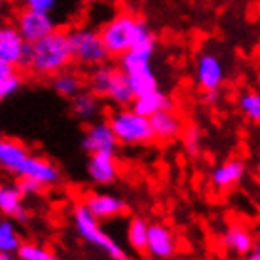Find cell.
<instances>
[{
    "mask_svg": "<svg viewBox=\"0 0 260 260\" xmlns=\"http://www.w3.org/2000/svg\"><path fill=\"white\" fill-rule=\"evenodd\" d=\"M146 253L156 260H169L177 254V238L171 228L166 224L154 222L148 230V245Z\"/></svg>",
    "mask_w": 260,
    "mask_h": 260,
    "instance_id": "obj_16",
    "label": "cell"
},
{
    "mask_svg": "<svg viewBox=\"0 0 260 260\" xmlns=\"http://www.w3.org/2000/svg\"><path fill=\"white\" fill-rule=\"evenodd\" d=\"M80 146L89 156V154H97V152H116L120 143L110 127L109 120H95V122L87 123Z\"/></svg>",
    "mask_w": 260,
    "mask_h": 260,
    "instance_id": "obj_13",
    "label": "cell"
},
{
    "mask_svg": "<svg viewBox=\"0 0 260 260\" xmlns=\"http://www.w3.org/2000/svg\"><path fill=\"white\" fill-rule=\"evenodd\" d=\"M71 114L84 123H91L95 120H101L103 114V99L95 95L91 89H82L78 95L71 99Z\"/></svg>",
    "mask_w": 260,
    "mask_h": 260,
    "instance_id": "obj_17",
    "label": "cell"
},
{
    "mask_svg": "<svg viewBox=\"0 0 260 260\" xmlns=\"http://www.w3.org/2000/svg\"><path fill=\"white\" fill-rule=\"evenodd\" d=\"M74 63L69 30L55 29L51 35L30 44L27 69L37 78H48L59 74Z\"/></svg>",
    "mask_w": 260,
    "mask_h": 260,
    "instance_id": "obj_2",
    "label": "cell"
},
{
    "mask_svg": "<svg viewBox=\"0 0 260 260\" xmlns=\"http://www.w3.org/2000/svg\"><path fill=\"white\" fill-rule=\"evenodd\" d=\"M4 21V2H0V23Z\"/></svg>",
    "mask_w": 260,
    "mask_h": 260,
    "instance_id": "obj_34",
    "label": "cell"
},
{
    "mask_svg": "<svg viewBox=\"0 0 260 260\" xmlns=\"http://www.w3.org/2000/svg\"><path fill=\"white\" fill-rule=\"evenodd\" d=\"M71 220H73V228L86 245L93 247L97 251H101L105 256L110 260H129V254L123 249L118 241H116L110 234L103 230L101 220L95 218L89 209L82 202L74 203L73 211H71Z\"/></svg>",
    "mask_w": 260,
    "mask_h": 260,
    "instance_id": "obj_4",
    "label": "cell"
},
{
    "mask_svg": "<svg viewBox=\"0 0 260 260\" xmlns=\"http://www.w3.org/2000/svg\"><path fill=\"white\" fill-rule=\"evenodd\" d=\"M131 109L137 110L139 114L146 116V118H152L154 114H158L161 110H169L173 109V101L167 93H164L161 89H154V91H148L145 95H137L133 103H131Z\"/></svg>",
    "mask_w": 260,
    "mask_h": 260,
    "instance_id": "obj_21",
    "label": "cell"
},
{
    "mask_svg": "<svg viewBox=\"0 0 260 260\" xmlns=\"http://www.w3.org/2000/svg\"><path fill=\"white\" fill-rule=\"evenodd\" d=\"M14 23L29 44L42 40V38H46L57 29L55 19L51 17V14L38 12V10H29V8H21L15 15Z\"/></svg>",
    "mask_w": 260,
    "mask_h": 260,
    "instance_id": "obj_9",
    "label": "cell"
},
{
    "mask_svg": "<svg viewBox=\"0 0 260 260\" xmlns=\"http://www.w3.org/2000/svg\"><path fill=\"white\" fill-rule=\"evenodd\" d=\"M17 188H19V192L23 194V198H35V196H42L46 186L40 184L38 181L35 179H17L15 181Z\"/></svg>",
    "mask_w": 260,
    "mask_h": 260,
    "instance_id": "obj_29",
    "label": "cell"
},
{
    "mask_svg": "<svg viewBox=\"0 0 260 260\" xmlns=\"http://www.w3.org/2000/svg\"><path fill=\"white\" fill-rule=\"evenodd\" d=\"M30 44L25 40L15 23L2 21L0 23V59L6 61L14 69H27Z\"/></svg>",
    "mask_w": 260,
    "mask_h": 260,
    "instance_id": "obj_8",
    "label": "cell"
},
{
    "mask_svg": "<svg viewBox=\"0 0 260 260\" xmlns=\"http://www.w3.org/2000/svg\"><path fill=\"white\" fill-rule=\"evenodd\" d=\"M23 87V76L17 69L0 59V103L14 97Z\"/></svg>",
    "mask_w": 260,
    "mask_h": 260,
    "instance_id": "obj_24",
    "label": "cell"
},
{
    "mask_svg": "<svg viewBox=\"0 0 260 260\" xmlns=\"http://www.w3.org/2000/svg\"><path fill=\"white\" fill-rule=\"evenodd\" d=\"M0 2H8V0H0Z\"/></svg>",
    "mask_w": 260,
    "mask_h": 260,
    "instance_id": "obj_36",
    "label": "cell"
},
{
    "mask_svg": "<svg viewBox=\"0 0 260 260\" xmlns=\"http://www.w3.org/2000/svg\"><path fill=\"white\" fill-rule=\"evenodd\" d=\"M87 181L95 186H110L120 177V164L116 152H97L89 154L86 164Z\"/></svg>",
    "mask_w": 260,
    "mask_h": 260,
    "instance_id": "obj_12",
    "label": "cell"
},
{
    "mask_svg": "<svg viewBox=\"0 0 260 260\" xmlns=\"http://www.w3.org/2000/svg\"><path fill=\"white\" fill-rule=\"evenodd\" d=\"M80 202L86 205L89 213L101 222L114 220L118 217H123L127 213V202L116 194L109 192H86Z\"/></svg>",
    "mask_w": 260,
    "mask_h": 260,
    "instance_id": "obj_10",
    "label": "cell"
},
{
    "mask_svg": "<svg viewBox=\"0 0 260 260\" xmlns=\"http://www.w3.org/2000/svg\"><path fill=\"white\" fill-rule=\"evenodd\" d=\"M0 137H2V135H0Z\"/></svg>",
    "mask_w": 260,
    "mask_h": 260,
    "instance_id": "obj_37",
    "label": "cell"
},
{
    "mask_svg": "<svg viewBox=\"0 0 260 260\" xmlns=\"http://www.w3.org/2000/svg\"><path fill=\"white\" fill-rule=\"evenodd\" d=\"M0 260H19L15 254H8V253H0Z\"/></svg>",
    "mask_w": 260,
    "mask_h": 260,
    "instance_id": "obj_33",
    "label": "cell"
},
{
    "mask_svg": "<svg viewBox=\"0 0 260 260\" xmlns=\"http://www.w3.org/2000/svg\"><path fill=\"white\" fill-rule=\"evenodd\" d=\"M238 109L251 122L260 123V91H254V89L243 91L238 97Z\"/></svg>",
    "mask_w": 260,
    "mask_h": 260,
    "instance_id": "obj_27",
    "label": "cell"
},
{
    "mask_svg": "<svg viewBox=\"0 0 260 260\" xmlns=\"http://www.w3.org/2000/svg\"><path fill=\"white\" fill-rule=\"evenodd\" d=\"M245 175V164L241 159H228L222 166L213 169L211 181L220 190H228V188L236 186Z\"/></svg>",
    "mask_w": 260,
    "mask_h": 260,
    "instance_id": "obj_22",
    "label": "cell"
},
{
    "mask_svg": "<svg viewBox=\"0 0 260 260\" xmlns=\"http://www.w3.org/2000/svg\"><path fill=\"white\" fill-rule=\"evenodd\" d=\"M220 99V91L218 89H209V91H203V101L205 105H215Z\"/></svg>",
    "mask_w": 260,
    "mask_h": 260,
    "instance_id": "obj_31",
    "label": "cell"
},
{
    "mask_svg": "<svg viewBox=\"0 0 260 260\" xmlns=\"http://www.w3.org/2000/svg\"><path fill=\"white\" fill-rule=\"evenodd\" d=\"M69 38L74 65L82 69H93L109 61L110 53L103 42L101 32L93 27H74L69 30Z\"/></svg>",
    "mask_w": 260,
    "mask_h": 260,
    "instance_id": "obj_7",
    "label": "cell"
},
{
    "mask_svg": "<svg viewBox=\"0 0 260 260\" xmlns=\"http://www.w3.org/2000/svg\"><path fill=\"white\" fill-rule=\"evenodd\" d=\"M148 230H150V224L146 222L143 217H133L127 222V243L133 251L137 253H146V245H148Z\"/></svg>",
    "mask_w": 260,
    "mask_h": 260,
    "instance_id": "obj_25",
    "label": "cell"
},
{
    "mask_svg": "<svg viewBox=\"0 0 260 260\" xmlns=\"http://www.w3.org/2000/svg\"><path fill=\"white\" fill-rule=\"evenodd\" d=\"M182 143L184 148L190 156H198L200 154V146H202V131L196 125H188L182 131Z\"/></svg>",
    "mask_w": 260,
    "mask_h": 260,
    "instance_id": "obj_28",
    "label": "cell"
},
{
    "mask_svg": "<svg viewBox=\"0 0 260 260\" xmlns=\"http://www.w3.org/2000/svg\"><path fill=\"white\" fill-rule=\"evenodd\" d=\"M247 260H260V241L254 243L253 251L247 254Z\"/></svg>",
    "mask_w": 260,
    "mask_h": 260,
    "instance_id": "obj_32",
    "label": "cell"
},
{
    "mask_svg": "<svg viewBox=\"0 0 260 260\" xmlns=\"http://www.w3.org/2000/svg\"><path fill=\"white\" fill-rule=\"evenodd\" d=\"M152 129L156 135V141L159 143H171L175 139H179L184 131V122H182L181 114H177L173 109L161 110L158 114L150 118Z\"/></svg>",
    "mask_w": 260,
    "mask_h": 260,
    "instance_id": "obj_18",
    "label": "cell"
},
{
    "mask_svg": "<svg viewBox=\"0 0 260 260\" xmlns=\"http://www.w3.org/2000/svg\"><path fill=\"white\" fill-rule=\"evenodd\" d=\"M86 2H97V0H86Z\"/></svg>",
    "mask_w": 260,
    "mask_h": 260,
    "instance_id": "obj_35",
    "label": "cell"
},
{
    "mask_svg": "<svg viewBox=\"0 0 260 260\" xmlns=\"http://www.w3.org/2000/svg\"><path fill=\"white\" fill-rule=\"evenodd\" d=\"M194 76L196 84L200 89L209 91V89H220L226 78V71H224L222 59L218 57L213 51H202L194 65Z\"/></svg>",
    "mask_w": 260,
    "mask_h": 260,
    "instance_id": "obj_11",
    "label": "cell"
},
{
    "mask_svg": "<svg viewBox=\"0 0 260 260\" xmlns=\"http://www.w3.org/2000/svg\"><path fill=\"white\" fill-rule=\"evenodd\" d=\"M154 53H156V42L135 46L133 50L125 51L123 55L118 57V67L122 69L127 78L150 73V71H154V67H152Z\"/></svg>",
    "mask_w": 260,
    "mask_h": 260,
    "instance_id": "obj_15",
    "label": "cell"
},
{
    "mask_svg": "<svg viewBox=\"0 0 260 260\" xmlns=\"http://www.w3.org/2000/svg\"><path fill=\"white\" fill-rule=\"evenodd\" d=\"M51 89L63 97V99H73L74 95H78L82 89H86V76H82V73L74 71V69H65L59 74L50 78Z\"/></svg>",
    "mask_w": 260,
    "mask_h": 260,
    "instance_id": "obj_19",
    "label": "cell"
},
{
    "mask_svg": "<svg viewBox=\"0 0 260 260\" xmlns=\"http://www.w3.org/2000/svg\"><path fill=\"white\" fill-rule=\"evenodd\" d=\"M15 256L19 260H59L55 251L50 245L40 243V241H32V239H23Z\"/></svg>",
    "mask_w": 260,
    "mask_h": 260,
    "instance_id": "obj_26",
    "label": "cell"
},
{
    "mask_svg": "<svg viewBox=\"0 0 260 260\" xmlns=\"http://www.w3.org/2000/svg\"><path fill=\"white\" fill-rule=\"evenodd\" d=\"M107 120L118 143L123 146H146L156 141L150 118L139 114L131 107H116Z\"/></svg>",
    "mask_w": 260,
    "mask_h": 260,
    "instance_id": "obj_6",
    "label": "cell"
},
{
    "mask_svg": "<svg viewBox=\"0 0 260 260\" xmlns=\"http://www.w3.org/2000/svg\"><path fill=\"white\" fill-rule=\"evenodd\" d=\"M254 243H256V241H254L253 234L249 232V228L239 222L228 226V230L224 232V236H222V245L226 247L230 253L238 254V256H245V254L251 253Z\"/></svg>",
    "mask_w": 260,
    "mask_h": 260,
    "instance_id": "obj_20",
    "label": "cell"
},
{
    "mask_svg": "<svg viewBox=\"0 0 260 260\" xmlns=\"http://www.w3.org/2000/svg\"><path fill=\"white\" fill-rule=\"evenodd\" d=\"M0 215L14 218L17 224H29L32 218L25 205V198L15 182L0 181Z\"/></svg>",
    "mask_w": 260,
    "mask_h": 260,
    "instance_id": "obj_14",
    "label": "cell"
},
{
    "mask_svg": "<svg viewBox=\"0 0 260 260\" xmlns=\"http://www.w3.org/2000/svg\"><path fill=\"white\" fill-rule=\"evenodd\" d=\"M110 57H120L135 46L156 42L148 23L131 12H118L99 29Z\"/></svg>",
    "mask_w": 260,
    "mask_h": 260,
    "instance_id": "obj_3",
    "label": "cell"
},
{
    "mask_svg": "<svg viewBox=\"0 0 260 260\" xmlns=\"http://www.w3.org/2000/svg\"><path fill=\"white\" fill-rule=\"evenodd\" d=\"M23 8H29V10H38V12H48L51 14L55 6H57L59 0H19Z\"/></svg>",
    "mask_w": 260,
    "mask_h": 260,
    "instance_id": "obj_30",
    "label": "cell"
},
{
    "mask_svg": "<svg viewBox=\"0 0 260 260\" xmlns=\"http://www.w3.org/2000/svg\"><path fill=\"white\" fill-rule=\"evenodd\" d=\"M21 243L23 238L17 230V222L8 217L0 218V253L17 254Z\"/></svg>",
    "mask_w": 260,
    "mask_h": 260,
    "instance_id": "obj_23",
    "label": "cell"
},
{
    "mask_svg": "<svg viewBox=\"0 0 260 260\" xmlns=\"http://www.w3.org/2000/svg\"><path fill=\"white\" fill-rule=\"evenodd\" d=\"M86 87L99 95L103 101H109L114 107H131L135 93L131 89L127 76L118 65L103 63L89 69L86 76Z\"/></svg>",
    "mask_w": 260,
    "mask_h": 260,
    "instance_id": "obj_5",
    "label": "cell"
},
{
    "mask_svg": "<svg viewBox=\"0 0 260 260\" xmlns=\"http://www.w3.org/2000/svg\"><path fill=\"white\" fill-rule=\"evenodd\" d=\"M0 173L15 179H35L46 188L57 186L63 173L53 159L35 154L14 137H0Z\"/></svg>",
    "mask_w": 260,
    "mask_h": 260,
    "instance_id": "obj_1",
    "label": "cell"
}]
</instances>
